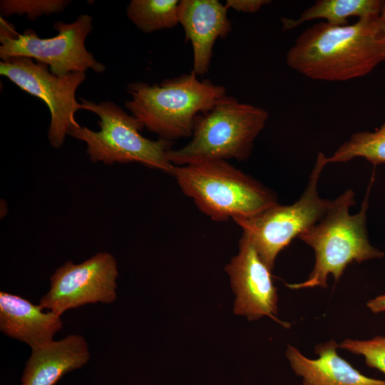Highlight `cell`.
<instances>
[{"label":"cell","mask_w":385,"mask_h":385,"mask_svg":"<svg viewBox=\"0 0 385 385\" xmlns=\"http://www.w3.org/2000/svg\"><path fill=\"white\" fill-rule=\"evenodd\" d=\"M385 61V26L380 16L352 24L324 21L306 29L286 54V63L315 81H346L363 77Z\"/></svg>","instance_id":"6da1fadb"},{"label":"cell","mask_w":385,"mask_h":385,"mask_svg":"<svg viewBox=\"0 0 385 385\" xmlns=\"http://www.w3.org/2000/svg\"><path fill=\"white\" fill-rule=\"evenodd\" d=\"M190 73L150 85H127L130 98L125 108L149 131L171 141L192 135L197 119L212 110L227 95L226 88Z\"/></svg>","instance_id":"7a4b0ae2"},{"label":"cell","mask_w":385,"mask_h":385,"mask_svg":"<svg viewBox=\"0 0 385 385\" xmlns=\"http://www.w3.org/2000/svg\"><path fill=\"white\" fill-rule=\"evenodd\" d=\"M370 186L359 212L354 215L349 212V208L356 202L354 191L349 189L333 200L320 221L298 236L314 250L315 263L306 280L287 284V287L292 289L326 288L329 274L337 282L349 264L384 256L381 251L370 244L367 235L366 222Z\"/></svg>","instance_id":"3957f363"},{"label":"cell","mask_w":385,"mask_h":385,"mask_svg":"<svg viewBox=\"0 0 385 385\" xmlns=\"http://www.w3.org/2000/svg\"><path fill=\"white\" fill-rule=\"evenodd\" d=\"M171 175L214 221L247 218L277 202L271 190L226 160L174 165Z\"/></svg>","instance_id":"277c9868"},{"label":"cell","mask_w":385,"mask_h":385,"mask_svg":"<svg viewBox=\"0 0 385 385\" xmlns=\"http://www.w3.org/2000/svg\"><path fill=\"white\" fill-rule=\"evenodd\" d=\"M268 118L265 109L226 95L212 110L198 117L192 140L179 149H171L169 160L173 165L229 159L245 160Z\"/></svg>","instance_id":"5b68a950"},{"label":"cell","mask_w":385,"mask_h":385,"mask_svg":"<svg viewBox=\"0 0 385 385\" xmlns=\"http://www.w3.org/2000/svg\"><path fill=\"white\" fill-rule=\"evenodd\" d=\"M80 100L83 110L98 116L100 130L79 125L72 128L68 135L86 143L91 162L108 165L138 163L171 175L174 165L168 154L172 141L145 138L140 133L143 124L113 102L97 103L81 98Z\"/></svg>","instance_id":"8992f818"},{"label":"cell","mask_w":385,"mask_h":385,"mask_svg":"<svg viewBox=\"0 0 385 385\" xmlns=\"http://www.w3.org/2000/svg\"><path fill=\"white\" fill-rule=\"evenodd\" d=\"M326 165V156L319 153L307 185L294 203L277 202L252 217L234 220L272 271L279 253L294 238L320 221L331 207L333 200L322 198L317 190Z\"/></svg>","instance_id":"52a82bcc"},{"label":"cell","mask_w":385,"mask_h":385,"mask_svg":"<svg viewBox=\"0 0 385 385\" xmlns=\"http://www.w3.org/2000/svg\"><path fill=\"white\" fill-rule=\"evenodd\" d=\"M93 17L81 14L72 23L56 21L57 35L40 38L33 29L18 34L14 26L1 16L0 58L27 57L46 64L57 76L91 69L103 73L105 66L89 52L85 41L93 29Z\"/></svg>","instance_id":"ba28073f"},{"label":"cell","mask_w":385,"mask_h":385,"mask_svg":"<svg viewBox=\"0 0 385 385\" xmlns=\"http://www.w3.org/2000/svg\"><path fill=\"white\" fill-rule=\"evenodd\" d=\"M0 74L46 104L51 113L48 140L53 148H61L68 132L80 125L75 113L83 107L76 93L86 80V73L57 76L45 63L27 57H11L0 61Z\"/></svg>","instance_id":"9c48e42d"},{"label":"cell","mask_w":385,"mask_h":385,"mask_svg":"<svg viewBox=\"0 0 385 385\" xmlns=\"http://www.w3.org/2000/svg\"><path fill=\"white\" fill-rule=\"evenodd\" d=\"M118 264L115 257L101 252L75 265L69 260L50 278L48 292L39 304L61 315L65 311L87 304L113 303L117 298Z\"/></svg>","instance_id":"30bf717a"},{"label":"cell","mask_w":385,"mask_h":385,"mask_svg":"<svg viewBox=\"0 0 385 385\" xmlns=\"http://www.w3.org/2000/svg\"><path fill=\"white\" fill-rule=\"evenodd\" d=\"M225 272L236 296L233 309L235 314L245 316L250 321L267 316L284 327H289V323L276 317L278 295L272 270L243 233L238 253L225 266Z\"/></svg>","instance_id":"8fae6325"},{"label":"cell","mask_w":385,"mask_h":385,"mask_svg":"<svg viewBox=\"0 0 385 385\" xmlns=\"http://www.w3.org/2000/svg\"><path fill=\"white\" fill-rule=\"evenodd\" d=\"M227 10L217 0L180 1L178 23L184 29L185 40L191 43L192 71L197 76L208 72L217 39L225 38L232 31Z\"/></svg>","instance_id":"7c38bea8"},{"label":"cell","mask_w":385,"mask_h":385,"mask_svg":"<svg viewBox=\"0 0 385 385\" xmlns=\"http://www.w3.org/2000/svg\"><path fill=\"white\" fill-rule=\"evenodd\" d=\"M10 293L0 292V330L7 337L27 344L31 349L52 341L63 327L61 315Z\"/></svg>","instance_id":"4fadbf2b"},{"label":"cell","mask_w":385,"mask_h":385,"mask_svg":"<svg viewBox=\"0 0 385 385\" xmlns=\"http://www.w3.org/2000/svg\"><path fill=\"white\" fill-rule=\"evenodd\" d=\"M89 359L88 345L81 335L52 341L31 349L21 385H55L68 372L84 366Z\"/></svg>","instance_id":"5bb4252c"},{"label":"cell","mask_w":385,"mask_h":385,"mask_svg":"<svg viewBox=\"0 0 385 385\" xmlns=\"http://www.w3.org/2000/svg\"><path fill=\"white\" fill-rule=\"evenodd\" d=\"M334 340L315 347L318 358L311 359L289 345L286 356L294 373L303 378V385H385V381L361 374L337 351Z\"/></svg>","instance_id":"9a60e30c"},{"label":"cell","mask_w":385,"mask_h":385,"mask_svg":"<svg viewBox=\"0 0 385 385\" xmlns=\"http://www.w3.org/2000/svg\"><path fill=\"white\" fill-rule=\"evenodd\" d=\"M385 1L383 0H317L296 19H282L283 30H291L314 19H323L333 26L349 24L348 19L380 16Z\"/></svg>","instance_id":"2e32d148"},{"label":"cell","mask_w":385,"mask_h":385,"mask_svg":"<svg viewBox=\"0 0 385 385\" xmlns=\"http://www.w3.org/2000/svg\"><path fill=\"white\" fill-rule=\"evenodd\" d=\"M178 0H132L126 14L141 31L152 33L171 29L178 23Z\"/></svg>","instance_id":"e0dca14e"},{"label":"cell","mask_w":385,"mask_h":385,"mask_svg":"<svg viewBox=\"0 0 385 385\" xmlns=\"http://www.w3.org/2000/svg\"><path fill=\"white\" fill-rule=\"evenodd\" d=\"M363 158L374 165L385 163V122L375 131L353 133L329 157L326 163H344Z\"/></svg>","instance_id":"ac0fdd59"},{"label":"cell","mask_w":385,"mask_h":385,"mask_svg":"<svg viewBox=\"0 0 385 385\" xmlns=\"http://www.w3.org/2000/svg\"><path fill=\"white\" fill-rule=\"evenodd\" d=\"M70 4L68 0H1L0 11L1 16H26L35 21L43 15L61 12Z\"/></svg>","instance_id":"d6986e66"},{"label":"cell","mask_w":385,"mask_h":385,"mask_svg":"<svg viewBox=\"0 0 385 385\" xmlns=\"http://www.w3.org/2000/svg\"><path fill=\"white\" fill-rule=\"evenodd\" d=\"M339 347L361 355L368 366L385 374V336H376L368 340L346 339L339 344Z\"/></svg>","instance_id":"ffe728a7"},{"label":"cell","mask_w":385,"mask_h":385,"mask_svg":"<svg viewBox=\"0 0 385 385\" xmlns=\"http://www.w3.org/2000/svg\"><path fill=\"white\" fill-rule=\"evenodd\" d=\"M271 2L269 0H227L225 6L237 11L255 13Z\"/></svg>","instance_id":"44dd1931"},{"label":"cell","mask_w":385,"mask_h":385,"mask_svg":"<svg viewBox=\"0 0 385 385\" xmlns=\"http://www.w3.org/2000/svg\"><path fill=\"white\" fill-rule=\"evenodd\" d=\"M367 307L374 313L385 312V294L379 295L369 300Z\"/></svg>","instance_id":"7402d4cb"},{"label":"cell","mask_w":385,"mask_h":385,"mask_svg":"<svg viewBox=\"0 0 385 385\" xmlns=\"http://www.w3.org/2000/svg\"><path fill=\"white\" fill-rule=\"evenodd\" d=\"M381 16L384 21V26H385V4H384V9H383V11H382V13L381 14Z\"/></svg>","instance_id":"603a6c76"}]
</instances>
